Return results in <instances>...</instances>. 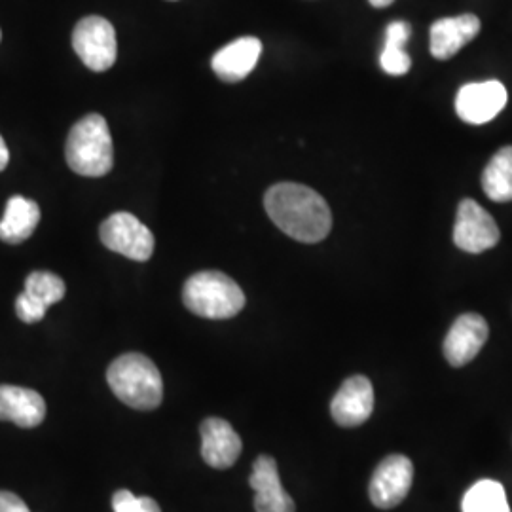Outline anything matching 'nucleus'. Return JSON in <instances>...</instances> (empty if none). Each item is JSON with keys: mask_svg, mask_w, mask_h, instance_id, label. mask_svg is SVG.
I'll list each match as a JSON object with an SVG mask.
<instances>
[{"mask_svg": "<svg viewBox=\"0 0 512 512\" xmlns=\"http://www.w3.org/2000/svg\"><path fill=\"white\" fill-rule=\"evenodd\" d=\"M482 188L492 202H512V147L494 154L482 173Z\"/></svg>", "mask_w": 512, "mask_h": 512, "instance_id": "obj_18", "label": "nucleus"}, {"mask_svg": "<svg viewBox=\"0 0 512 512\" xmlns=\"http://www.w3.org/2000/svg\"><path fill=\"white\" fill-rule=\"evenodd\" d=\"M488 323L478 313L459 315L444 340V357L452 366L469 365L488 340Z\"/></svg>", "mask_w": 512, "mask_h": 512, "instance_id": "obj_10", "label": "nucleus"}, {"mask_svg": "<svg viewBox=\"0 0 512 512\" xmlns=\"http://www.w3.org/2000/svg\"><path fill=\"white\" fill-rule=\"evenodd\" d=\"M200 431L203 461L213 469H230L243 450L236 429L222 418H207Z\"/></svg>", "mask_w": 512, "mask_h": 512, "instance_id": "obj_12", "label": "nucleus"}, {"mask_svg": "<svg viewBox=\"0 0 512 512\" xmlns=\"http://www.w3.org/2000/svg\"><path fill=\"white\" fill-rule=\"evenodd\" d=\"M480 33V19L473 14L439 19L431 27V54L437 59H450Z\"/></svg>", "mask_w": 512, "mask_h": 512, "instance_id": "obj_16", "label": "nucleus"}, {"mask_svg": "<svg viewBox=\"0 0 512 512\" xmlns=\"http://www.w3.org/2000/svg\"><path fill=\"white\" fill-rule=\"evenodd\" d=\"M44 418L46 403L37 391L18 385H0V420L12 421L23 429H33Z\"/></svg>", "mask_w": 512, "mask_h": 512, "instance_id": "obj_14", "label": "nucleus"}, {"mask_svg": "<svg viewBox=\"0 0 512 512\" xmlns=\"http://www.w3.org/2000/svg\"><path fill=\"white\" fill-rule=\"evenodd\" d=\"M0 37H2V35H0Z\"/></svg>", "mask_w": 512, "mask_h": 512, "instance_id": "obj_27", "label": "nucleus"}, {"mask_svg": "<svg viewBox=\"0 0 512 512\" xmlns=\"http://www.w3.org/2000/svg\"><path fill=\"white\" fill-rule=\"evenodd\" d=\"M112 509L114 512H162L152 497H137L129 490H118L112 495Z\"/></svg>", "mask_w": 512, "mask_h": 512, "instance_id": "obj_22", "label": "nucleus"}, {"mask_svg": "<svg viewBox=\"0 0 512 512\" xmlns=\"http://www.w3.org/2000/svg\"><path fill=\"white\" fill-rule=\"evenodd\" d=\"M414 480V465L403 454H393L376 467L370 480V501L374 507L389 511L401 505Z\"/></svg>", "mask_w": 512, "mask_h": 512, "instance_id": "obj_7", "label": "nucleus"}, {"mask_svg": "<svg viewBox=\"0 0 512 512\" xmlns=\"http://www.w3.org/2000/svg\"><path fill=\"white\" fill-rule=\"evenodd\" d=\"M410 25L406 21H393L385 31L384 52L380 55V65L391 76H403L410 71L412 61L404 52V44L410 38Z\"/></svg>", "mask_w": 512, "mask_h": 512, "instance_id": "obj_19", "label": "nucleus"}, {"mask_svg": "<svg viewBox=\"0 0 512 512\" xmlns=\"http://www.w3.org/2000/svg\"><path fill=\"white\" fill-rule=\"evenodd\" d=\"M374 8H385V6H389V4H393V0H368Z\"/></svg>", "mask_w": 512, "mask_h": 512, "instance_id": "obj_26", "label": "nucleus"}, {"mask_svg": "<svg viewBox=\"0 0 512 512\" xmlns=\"http://www.w3.org/2000/svg\"><path fill=\"white\" fill-rule=\"evenodd\" d=\"M40 222L37 202L23 196H14L6 203L4 217L0 220V239L10 245H18L33 236Z\"/></svg>", "mask_w": 512, "mask_h": 512, "instance_id": "obj_17", "label": "nucleus"}, {"mask_svg": "<svg viewBox=\"0 0 512 512\" xmlns=\"http://www.w3.org/2000/svg\"><path fill=\"white\" fill-rule=\"evenodd\" d=\"M99 236L107 249L118 255L128 256L135 262H147L154 253L152 232L131 213L120 211L110 215L101 224Z\"/></svg>", "mask_w": 512, "mask_h": 512, "instance_id": "obj_6", "label": "nucleus"}, {"mask_svg": "<svg viewBox=\"0 0 512 512\" xmlns=\"http://www.w3.org/2000/svg\"><path fill=\"white\" fill-rule=\"evenodd\" d=\"M463 512H511L503 484L484 478L475 482L461 503Z\"/></svg>", "mask_w": 512, "mask_h": 512, "instance_id": "obj_20", "label": "nucleus"}, {"mask_svg": "<svg viewBox=\"0 0 512 512\" xmlns=\"http://www.w3.org/2000/svg\"><path fill=\"white\" fill-rule=\"evenodd\" d=\"M73 48L88 69L95 73L109 71L118 55L112 23L99 16L80 19L73 31Z\"/></svg>", "mask_w": 512, "mask_h": 512, "instance_id": "obj_5", "label": "nucleus"}, {"mask_svg": "<svg viewBox=\"0 0 512 512\" xmlns=\"http://www.w3.org/2000/svg\"><path fill=\"white\" fill-rule=\"evenodd\" d=\"M0 512H31L23 499L12 492H0Z\"/></svg>", "mask_w": 512, "mask_h": 512, "instance_id": "obj_24", "label": "nucleus"}, {"mask_svg": "<svg viewBox=\"0 0 512 512\" xmlns=\"http://www.w3.org/2000/svg\"><path fill=\"white\" fill-rule=\"evenodd\" d=\"M184 306L205 319H230L245 306L238 283L222 272L194 274L183 289Z\"/></svg>", "mask_w": 512, "mask_h": 512, "instance_id": "obj_4", "label": "nucleus"}, {"mask_svg": "<svg viewBox=\"0 0 512 512\" xmlns=\"http://www.w3.org/2000/svg\"><path fill=\"white\" fill-rule=\"evenodd\" d=\"M67 164L82 177H105L114 165L109 124L101 114H88L74 124L65 147Z\"/></svg>", "mask_w": 512, "mask_h": 512, "instance_id": "obj_3", "label": "nucleus"}, {"mask_svg": "<svg viewBox=\"0 0 512 512\" xmlns=\"http://www.w3.org/2000/svg\"><path fill=\"white\" fill-rule=\"evenodd\" d=\"M507 90L501 82H473L463 86L456 97L458 116L473 126H482L492 122L495 116L507 105Z\"/></svg>", "mask_w": 512, "mask_h": 512, "instance_id": "obj_9", "label": "nucleus"}, {"mask_svg": "<svg viewBox=\"0 0 512 512\" xmlns=\"http://www.w3.org/2000/svg\"><path fill=\"white\" fill-rule=\"evenodd\" d=\"M107 382L114 395L135 410H154L164 399L162 374L141 353H126L114 359L107 370Z\"/></svg>", "mask_w": 512, "mask_h": 512, "instance_id": "obj_2", "label": "nucleus"}, {"mask_svg": "<svg viewBox=\"0 0 512 512\" xmlns=\"http://www.w3.org/2000/svg\"><path fill=\"white\" fill-rule=\"evenodd\" d=\"M249 484L255 490L256 512L296 511L293 497L287 494L281 486L274 458H270V456L256 458Z\"/></svg>", "mask_w": 512, "mask_h": 512, "instance_id": "obj_13", "label": "nucleus"}, {"mask_svg": "<svg viewBox=\"0 0 512 512\" xmlns=\"http://www.w3.org/2000/svg\"><path fill=\"white\" fill-rule=\"evenodd\" d=\"M25 293L31 294L46 308H50L63 300L67 287L59 275L52 272H33L25 279Z\"/></svg>", "mask_w": 512, "mask_h": 512, "instance_id": "obj_21", "label": "nucleus"}, {"mask_svg": "<svg viewBox=\"0 0 512 512\" xmlns=\"http://www.w3.org/2000/svg\"><path fill=\"white\" fill-rule=\"evenodd\" d=\"M264 207L275 226L296 241L319 243L330 234L329 203L304 184H275L264 196Z\"/></svg>", "mask_w": 512, "mask_h": 512, "instance_id": "obj_1", "label": "nucleus"}, {"mask_svg": "<svg viewBox=\"0 0 512 512\" xmlns=\"http://www.w3.org/2000/svg\"><path fill=\"white\" fill-rule=\"evenodd\" d=\"M499 239V226L482 205H478L475 200H463L459 203L454 243L461 251L478 255L495 247Z\"/></svg>", "mask_w": 512, "mask_h": 512, "instance_id": "obj_8", "label": "nucleus"}, {"mask_svg": "<svg viewBox=\"0 0 512 512\" xmlns=\"http://www.w3.org/2000/svg\"><path fill=\"white\" fill-rule=\"evenodd\" d=\"M260 54L262 42L258 38H238L215 54L211 67L220 80L234 84L253 73Z\"/></svg>", "mask_w": 512, "mask_h": 512, "instance_id": "obj_15", "label": "nucleus"}, {"mask_svg": "<svg viewBox=\"0 0 512 512\" xmlns=\"http://www.w3.org/2000/svg\"><path fill=\"white\" fill-rule=\"evenodd\" d=\"M374 410V387L366 376H351L330 403V414L342 427L363 425Z\"/></svg>", "mask_w": 512, "mask_h": 512, "instance_id": "obj_11", "label": "nucleus"}, {"mask_svg": "<svg viewBox=\"0 0 512 512\" xmlns=\"http://www.w3.org/2000/svg\"><path fill=\"white\" fill-rule=\"evenodd\" d=\"M46 306L42 302H38L37 298H33L31 294L23 293L19 294L18 300H16V313H18L19 319L27 325H33L44 319L46 315Z\"/></svg>", "mask_w": 512, "mask_h": 512, "instance_id": "obj_23", "label": "nucleus"}, {"mask_svg": "<svg viewBox=\"0 0 512 512\" xmlns=\"http://www.w3.org/2000/svg\"><path fill=\"white\" fill-rule=\"evenodd\" d=\"M8 162H10V152H8V147H6L4 139H2V135H0V171L6 169Z\"/></svg>", "mask_w": 512, "mask_h": 512, "instance_id": "obj_25", "label": "nucleus"}]
</instances>
